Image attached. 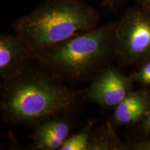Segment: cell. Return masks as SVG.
Wrapping results in <instances>:
<instances>
[{
	"label": "cell",
	"instance_id": "1",
	"mask_svg": "<svg viewBox=\"0 0 150 150\" xmlns=\"http://www.w3.org/2000/svg\"><path fill=\"white\" fill-rule=\"evenodd\" d=\"M79 98L78 93L64 81L40 66H31L20 76L4 80L0 108L6 123L35 127L52 117L70 113Z\"/></svg>",
	"mask_w": 150,
	"mask_h": 150
},
{
	"label": "cell",
	"instance_id": "2",
	"mask_svg": "<svg viewBox=\"0 0 150 150\" xmlns=\"http://www.w3.org/2000/svg\"><path fill=\"white\" fill-rule=\"evenodd\" d=\"M117 22L75 35L38 52L33 61L65 82L92 79L116 59Z\"/></svg>",
	"mask_w": 150,
	"mask_h": 150
},
{
	"label": "cell",
	"instance_id": "3",
	"mask_svg": "<svg viewBox=\"0 0 150 150\" xmlns=\"http://www.w3.org/2000/svg\"><path fill=\"white\" fill-rule=\"evenodd\" d=\"M98 11L82 0H46L12 24L32 54L98 27Z\"/></svg>",
	"mask_w": 150,
	"mask_h": 150
},
{
	"label": "cell",
	"instance_id": "4",
	"mask_svg": "<svg viewBox=\"0 0 150 150\" xmlns=\"http://www.w3.org/2000/svg\"><path fill=\"white\" fill-rule=\"evenodd\" d=\"M116 59L125 65L138 66L150 59V10L137 6L117 20Z\"/></svg>",
	"mask_w": 150,
	"mask_h": 150
},
{
	"label": "cell",
	"instance_id": "5",
	"mask_svg": "<svg viewBox=\"0 0 150 150\" xmlns=\"http://www.w3.org/2000/svg\"><path fill=\"white\" fill-rule=\"evenodd\" d=\"M133 86L129 75L109 65L92 79L86 95L102 107L115 108L133 91Z\"/></svg>",
	"mask_w": 150,
	"mask_h": 150
},
{
	"label": "cell",
	"instance_id": "6",
	"mask_svg": "<svg viewBox=\"0 0 150 150\" xmlns=\"http://www.w3.org/2000/svg\"><path fill=\"white\" fill-rule=\"evenodd\" d=\"M32 54L16 34L0 36V76L4 80L21 75L31 66Z\"/></svg>",
	"mask_w": 150,
	"mask_h": 150
},
{
	"label": "cell",
	"instance_id": "7",
	"mask_svg": "<svg viewBox=\"0 0 150 150\" xmlns=\"http://www.w3.org/2000/svg\"><path fill=\"white\" fill-rule=\"evenodd\" d=\"M72 124L67 115L42 122L35 127L32 147L36 150H59L70 136Z\"/></svg>",
	"mask_w": 150,
	"mask_h": 150
},
{
	"label": "cell",
	"instance_id": "8",
	"mask_svg": "<svg viewBox=\"0 0 150 150\" xmlns=\"http://www.w3.org/2000/svg\"><path fill=\"white\" fill-rule=\"evenodd\" d=\"M150 111V88L132 91L114 108L112 121L117 125H133Z\"/></svg>",
	"mask_w": 150,
	"mask_h": 150
},
{
	"label": "cell",
	"instance_id": "9",
	"mask_svg": "<svg viewBox=\"0 0 150 150\" xmlns=\"http://www.w3.org/2000/svg\"><path fill=\"white\" fill-rule=\"evenodd\" d=\"M125 146L121 142L113 125L110 121L105 122L93 130L88 146V150H121Z\"/></svg>",
	"mask_w": 150,
	"mask_h": 150
},
{
	"label": "cell",
	"instance_id": "10",
	"mask_svg": "<svg viewBox=\"0 0 150 150\" xmlns=\"http://www.w3.org/2000/svg\"><path fill=\"white\" fill-rule=\"evenodd\" d=\"M95 120H89L80 130L67 138L59 150H88Z\"/></svg>",
	"mask_w": 150,
	"mask_h": 150
},
{
	"label": "cell",
	"instance_id": "11",
	"mask_svg": "<svg viewBox=\"0 0 150 150\" xmlns=\"http://www.w3.org/2000/svg\"><path fill=\"white\" fill-rule=\"evenodd\" d=\"M129 76L134 83H138L141 87L150 88V59L138 65Z\"/></svg>",
	"mask_w": 150,
	"mask_h": 150
},
{
	"label": "cell",
	"instance_id": "12",
	"mask_svg": "<svg viewBox=\"0 0 150 150\" xmlns=\"http://www.w3.org/2000/svg\"><path fill=\"white\" fill-rule=\"evenodd\" d=\"M131 149L135 150H150V138L136 141L131 145Z\"/></svg>",
	"mask_w": 150,
	"mask_h": 150
},
{
	"label": "cell",
	"instance_id": "13",
	"mask_svg": "<svg viewBox=\"0 0 150 150\" xmlns=\"http://www.w3.org/2000/svg\"><path fill=\"white\" fill-rule=\"evenodd\" d=\"M141 129L145 134L150 136V111L141 121Z\"/></svg>",
	"mask_w": 150,
	"mask_h": 150
},
{
	"label": "cell",
	"instance_id": "14",
	"mask_svg": "<svg viewBox=\"0 0 150 150\" xmlns=\"http://www.w3.org/2000/svg\"><path fill=\"white\" fill-rule=\"evenodd\" d=\"M120 0H102V5L108 9H114Z\"/></svg>",
	"mask_w": 150,
	"mask_h": 150
},
{
	"label": "cell",
	"instance_id": "15",
	"mask_svg": "<svg viewBox=\"0 0 150 150\" xmlns=\"http://www.w3.org/2000/svg\"><path fill=\"white\" fill-rule=\"evenodd\" d=\"M137 4L150 10V0H136Z\"/></svg>",
	"mask_w": 150,
	"mask_h": 150
}]
</instances>
